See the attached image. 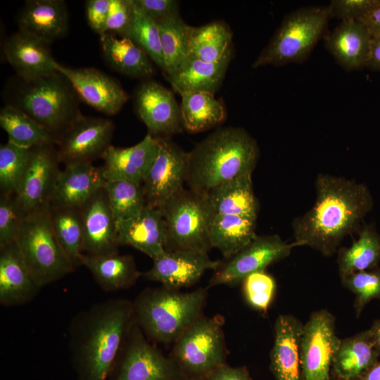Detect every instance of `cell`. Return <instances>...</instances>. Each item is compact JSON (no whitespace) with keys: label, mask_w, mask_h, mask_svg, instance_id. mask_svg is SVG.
<instances>
[{"label":"cell","mask_w":380,"mask_h":380,"mask_svg":"<svg viewBox=\"0 0 380 380\" xmlns=\"http://www.w3.org/2000/svg\"><path fill=\"white\" fill-rule=\"evenodd\" d=\"M315 186V203L293 220V234L295 241L330 257L372 210L373 198L365 184L344 177L321 173Z\"/></svg>","instance_id":"obj_1"},{"label":"cell","mask_w":380,"mask_h":380,"mask_svg":"<svg viewBox=\"0 0 380 380\" xmlns=\"http://www.w3.org/2000/svg\"><path fill=\"white\" fill-rule=\"evenodd\" d=\"M134 322L133 303L113 298L77 313L69 326V350L78 380H107Z\"/></svg>","instance_id":"obj_2"},{"label":"cell","mask_w":380,"mask_h":380,"mask_svg":"<svg viewBox=\"0 0 380 380\" xmlns=\"http://www.w3.org/2000/svg\"><path fill=\"white\" fill-rule=\"evenodd\" d=\"M259 156L256 140L245 129L219 127L189 153L186 183L205 195L219 184L252 174Z\"/></svg>","instance_id":"obj_3"},{"label":"cell","mask_w":380,"mask_h":380,"mask_svg":"<svg viewBox=\"0 0 380 380\" xmlns=\"http://www.w3.org/2000/svg\"><path fill=\"white\" fill-rule=\"evenodd\" d=\"M6 105L16 108L53 134L58 140L84 115L80 97L59 71L32 79L17 75L6 83Z\"/></svg>","instance_id":"obj_4"},{"label":"cell","mask_w":380,"mask_h":380,"mask_svg":"<svg viewBox=\"0 0 380 380\" xmlns=\"http://www.w3.org/2000/svg\"><path fill=\"white\" fill-rule=\"evenodd\" d=\"M207 289L183 293L165 286L144 290L133 303L135 323L151 340L175 341L202 315Z\"/></svg>","instance_id":"obj_5"},{"label":"cell","mask_w":380,"mask_h":380,"mask_svg":"<svg viewBox=\"0 0 380 380\" xmlns=\"http://www.w3.org/2000/svg\"><path fill=\"white\" fill-rule=\"evenodd\" d=\"M331 18L329 5L302 7L291 12L284 18L252 68L305 61L317 42L325 37Z\"/></svg>","instance_id":"obj_6"},{"label":"cell","mask_w":380,"mask_h":380,"mask_svg":"<svg viewBox=\"0 0 380 380\" xmlns=\"http://www.w3.org/2000/svg\"><path fill=\"white\" fill-rule=\"evenodd\" d=\"M15 243L32 276L42 288L75 269L56 239L50 209L24 217Z\"/></svg>","instance_id":"obj_7"},{"label":"cell","mask_w":380,"mask_h":380,"mask_svg":"<svg viewBox=\"0 0 380 380\" xmlns=\"http://www.w3.org/2000/svg\"><path fill=\"white\" fill-rule=\"evenodd\" d=\"M158 208L166 225V251H208L214 215L205 195L183 189Z\"/></svg>","instance_id":"obj_8"},{"label":"cell","mask_w":380,"mask_h":380,"mask_svg":"<svg viewBox=\"0 0 380 380\" xmlns=\"http://www.w3.org/2000/svg\"><path fill=\"white\" fill-rule=\"evenodd\" d=\"M223 318L201 315L175 341L170 357L188 379L203 380L225 363Z\"/></svg>","instance_id":"obj_9"},{"label":"cell","mask_w":380,"mask_h":380,"mask_svg":"<svg viewBox=\"0 0 380 380\" xmlns=\"http://www.w3.org/2000/svg\"><path fill=\"white\" fill-rule=\"evenodd\" d=\"M178 364L150 343L134 322L107 380H184Z\"/></svg>","instance_id":"obj_10"},{"label":"cell","mask_w":380,"mask_h":380,"mask_svg":"<svg viewBox=\"0 0 380 380\" xmlns=\"http://www.w3.org/2000/svg\"><path fill=\"white\" fill-rule=\"evenodd\" d=\"M55 144L31 148L27 168L15 197L23 217L50 209L59 172L60 156Z\"/></svg>","instance_id":"obj_11"},{"label":"cell","mask_w":380,"mask_h":380,"mask_svg":"<svg viewBox=\"0 0 380 380\" xmlns=\"http://www.w3.org/2000/svg\"><path fill=\"white\" fill-rule=\"evenodd\" d=\"M335 322L333 314L322 309L313 312L304 324L300 343L303 380H330L332 360L341 342Z\"/></svg>","instance_id":"obj_12"},{"label":"cell","mask_w":380,"mask_h":380,"mask_svg":"<svg viewBox=\"0 0 380 380\" xmlns=\"http://www.w3.org/2000/svg\"><path fill=\"white\" fill-rule=\"evenodd\" d=\"M302 246L293 241L286 243L277 234L256 236L246 246L220 265L210 279V286H235L249 274L288 257L292 249Z\"/></svg>","instance_id":"obj_13"},{"label":"cell","mask_w":380,"mask_h":380,"mask_svg":"<svg viewBox=\"0 0 380 380\" xmlns=\"http://www.w3.org/2000/svg\"><path fill=\"white\" fill-rule=\"evenodd\" d=\"M134 109L144 123L148 134L155 138H169L184 129L180 106L172 91L153 80H146L137 88Z\"/></svg>","instance_id":"obj_14"},{"label":"cell","mask_w":380,"mask_h":380,"mask_svg":"<svg viewBox=\"0 0 380 380\" xmlns=\"http://www.w3.org/2000/svg\"><path fill=\"white\" fill-rule=\"evenodd\" d=\"M188 161V152L169 138L159 139L157 156L142 183L146 205L158 208L184 189Z\"/></svg>","instance_id":"obj_15"},{"label":"cell","mask_w":380,"mask_h":380,"mask_svg":"<svg viewBox=\"0 0 380 380\" xmlns=\"http://www.w3.org/2000/svg\"><path fill=\"white\" fill-rule=\"evenodd\" d=\"M56 70L69 80L81 100L102 113L117 114L129 99L117 80L94 68H72L57 63Z\"/></svg>","instance_id":"obj_16"},{"label":"cell","mask_w":380,"mask_h":380,"mask_svg":"<svg viewBox=\"0 0 380 380\" xmlns=\"http://www.w3.org/2000/svg\"><path fill=\"white\" fill-rule=\"evenodd\" d=\"M115 125L110 119L83 116L60 139L58 151L65 165L91 163L111 145Z\"/></svg>","instance_id":"obj_17"},{"label":"cell","mask_w":380,"mask_h":380,"mask_svg":"<svg viewBox=\"0 0 380 380\" xmlns=\"http://www.w3.org/2000/svg\"><path fill=\"white\" fill-rule=\"evenodd\" d=\"M153 260L151 268L143 274L144 277L175 290L196 284L205 271H216L221 265L207 253L192 250L166 251Z\"/></svg>","instance_id":"obj_18"},{"label":"cell","mask_w":380,"mask_h":380,"mask_svg":"<svg viewBox=\"0 0 380 380\" xmlns=\"http://www.w3.org/2000/svg\"><path fill=\"white\" fill-rule=\"evenodd\" d=\"M106 182L102 167L92 163L67 164L56 179L50 208L80 210Z\"/></svg>","instance_id":"obj_19"},{"label":"cell","mask_w":380,"mask_h":380,"mask_svg":"<svg viewBox=\"0 0 380 380\" xmlns=\"http://www.w3.org/2000/svg\"><path fill=\"white\" fill-rule=\"evenodd\" d=\"M83 225V251L101 255L118 253L116 220L104 188L80 209Z\"/></svg>","instance_id":"obj_20"},{"label":"cell","mask_w":380,"mask_h":380,"mask_svg":"<svg viewBox=\"0 0 380 380\" xmlns=\"http://www.w3.org/2000/svg\"><path fill=\"white\" fill-rule=\"evenodd\" d=\"M159 150V139L147 134L134 146L110 145L102 158L103 175L108 180H126L142 184Z\"/></svg>","instance_id":"obj_21"},{"label":"cell","mask_w":380,"mask_h":380,"mask_svg":"<svg viewBox=\"0 0 380 380\" xmlns=\"http://www.w3.org/2000/svg\"><path fill=\"white\" fill-rule=\"evenodd\" d=\"M303 325L293 315H279L277 317L269 367L276 380H303L300 343Z\"/></svg>","instance_id":"obj_22"},{"label":"cell","mask_w":380,"mask_h":380,"mask_svg":"<svg viewBox=\"0 0 380 380\" xmlns=\"http://www.w3.org/2000/svg\"><path fill=\"white\" fill-rule=\"evenodd\" d=\"M119 246H129L154 259L165 251L166 225L159 208L146 205L135 217L116 222Z\"/></svg>","instance_id":"obj_23"},{"label":"cell","mask_w":380,"mask_h":380,"mask_svg":"<svg viewBox=\"0 0 380 380\" xmlns=\"http://www.w3.org/2000/svg\"><path fill=\"white\" fill-rule=\"evenodd\" d=\"M19 31L49 46L68 30V12L63 0H27L17 19Z\"/></svg>","instance_id":"obj_24"},{"label":"cell","mask_w":380,"mask_h":380,"mask_svg":"<svg viewBox=\"0 0 380 380\" xmlns=\"http://www.w3.org/2000/svg\"><path fill=\"white\" fill-rule=\"evenodd\" d=\"M42 287L27 267L15 241L0 248V304L11 307L32 300Z\"/></svg>","instance_id":"obj_25"},{"label":"cell","mask_w":380,"mask_h":380,"mask_svg":"<svg viewBox=\"0 0 380 380\" xmlns=\"http://www.w3.org/2000/svg\"><path fill=\"white\" fill-rule=\"evenodd\" d=\"M4 55L16 72L23 79H32L56 71L57 62L49 45L18 31L6 39Z\"/></svg>","instance_id":"obj_26"},{"label":"cell","mask_w":380,"mask_h":380,"mask_svg":"<svg viewBox=\"0 0 380 380\" xmlns=\"http://www.w3.org/2000/svg\"><path fill=\"white\" fill-rule=\"evenodd\" d=\"M324 37L327 49L346 70H360L366 66L372 37L361 22L342 20Z\"/></svg>","instance_id":"obj_27"},{"label":"cell","mask_w":380,"mask_h":380,"mask_svg":"<svg viewBox=\"0 0 380 380\" xmlns=\"http://www.w3.org/2000/svg\"><path fill=\"white\" fill-rule=\"evenodd\" d=\"M379 358L367 329L341 339L332 360L330 380H357L373 367Z\"/></svg>","instance_id":"obj_28"},{"label":"cell","mask_w":380,"mask_h":380,"mask_svg":"<svg viewBox=\"0 0 380 380\" xmlns=\"http://www.w3.org/2000/svg\"><path fill=\"white\" fill-rule=\"evenodd\" d=\"M100 43L103 58L115 71L127 77L144 79L153 74V62L129 37L105 33L100 36Z\"/></svg>","instance_id":"obj_29"},{"label":"cell","mask_w":380,"mask_h":380,"mask_svg":"<svg viewBox=\"0 0 380 380\" xmlns=\"http://www.w3.org/2000/svg\"><path fill=\"white\" fill-rule=\"evenodd\" d=\"M205 196L214 216L258 217L259 205L253 191L252 174L240 175L219 184Z\"/></svg>","instance_id":"obj_30"},{"label":"cell","mask_w":380,"mask_h":380,"mask_svg":"<svg viewBox=\"0 0 380 380\" xmlns=\"http://www.w3.org/2000/svg\"><path fill=\"white\" fill-rule=\"evenodd\" d=\"M81 263L106 291L127 289L133 286L141 275L134 258L129 255H120L118 252L101 255L83 253Z\"/></svg>","instance_id":"obj_31"},{"label":"cell","mask_w":380,"mask_h":380,"mask_svg":"<svg viewBox=\"0 0 380 380\" xmlns=\"http://www.w3.org/2000/svg\"><path fill=\"white\" fill-rule=\"evenodd\" d=\"M233 34L222 20H216L199 27L188 25L189 58L205 62H217L234 54Z\"/></svg>","instance_id":"obj_32"},{"label":"cell","mask_w":380,"mask_h":380,"mask_svg":"<svg viewBox=\"0 0 380 380\" xmlns=\"http://www.w3.org/2000/svg\"><path fill=\"white\" fill-rule=\"evenodd\" d=\"M233 54L217 62H205L189 58L185 65L176 73L167 77L174 91H203L215 94L220 87Z\"/></svg>","instance_id":"obj_33"},{"label":"cell","mask_w":380,"mask_h":380,"mask_svg":"<svg viewBox=\"0 0 380 380\" xmlns=\"http://www.w3.org/2000/svg\"><path fill=\"white\" fill-rule=\"evenodd\" d=\"M257 218L236 215H215L209 230L210 246L217 248L229 259L257 236Z\"/></svg>","instance_id":"obj_34"},{"label":"cell","mask_w":380,"mask_h":380,"mask_svg":"<svg viewBox=\"0 0 380 380\" xmlns=\"http://www.w3.org/2000/svg\"><path fill=\"white\" fill-rule=\"evenodd\" d=\"M181 96L180 109L184 129L190 133L208 130L222 124L227 109L222 99L203 91H185Z\"/></svg>","instance_id":"obj_35"},{"label":"cell","mask_w":380,"mask_h":380,"mask_svg":"<svg viewBox=\"0 0 380 380\" xmlns=\"http://www.w3.org/2000/svg\"><path fill=\"white\" fill-rule=\"evenodd\" d=\"M337 262L341 279L379 267L380 234L374 226L365 224L350 247L338 248Z\"/></svg>","instance_id":"obj_36"},{"label":"cell","mask_w":380,"mask_h":380,"mask_svg":"<svg viewBox=\"0 0 380 380\" xmlns=\"http://www.w3.org/2000/svg\"><path fill=\"white\" fill-rule=\"evenodd\" d=\"M0 125L7 133L8 142L30 148L58 144L56 137L23 111L5 105L0 110Z\"/></svg>","instance_id":"obj_37"},{"label":"cell","mask_w":380,"mask_h":380,"mask_svg":"<svg viewBox=\"0 0 380 380\" xmlns=\"http://www.w3.org/2000/svg\"><path fill=\"white\" fill-rule=\"evenodd\" d=\"M165 61L166 77L179 70L189 59L186 25L179 14L157 23Z\"/></svg>","instance_id":"obj_38"},{"label":"cell","mask_w":380,"mask_h":380,"mask_svg":"<svg viewBox=\"0 0 380 380\" xmlns=\"http://www.w3.org/2000/svg\"><path fill=\"white\" fill-rule=\"evenodd\" d=\"M56 239L75 268L82 265L83 225L80 210L50 208Z\"/></svg>","instance_id":"obj_39"},{"label":"cell","mask_w":380,"mask_h":380,"mask_svg":"<svg viewBox=\"0 0 380 380\" xmlns=\"http://www.w3.org/2000/svg\"><path fill=\"white\" fill-rule=\"evenodd\" d=\"M103 188L116 222L135 217L146 205L141 184L126 180H108Z\"/></svg>","instance_id":"obj_40"},{"label":"cell","mask_w":380,"mask_h":380,"mask_svg":"<svg viewBox=\"0 0 380 380\" xmlns=\"http://www.w3.org/2000/svg\"><path fill=\"white\" fill-rule=\"evenodd\" d=\"M124 36L129 37L141 46L165 74V66L158 23L147 16L134 0H132L131 22Z\"/></svg>","instance_id":"obj_41"},{"label":"cell","mask_w":380,"mask_h":380,"mask_svg":"<svg viewBox=\"0 0 380 380\" xmlns=\"http://www.w3.org/2000/svg\"><path fill=\"white\" fill-rule=\"evenodd\" d=\"M30 148L7 142L0 146V189L1 195L15 196L25 175Z\"/></svg>","instance_id":"obj_42"},{"label":"cell","mask_w":380,"mask_h":380,"mask_svg":"<svg viewBox=\"0 0 380 380\" xmlns=\"http://www.w3.org/2000/svg\"><path fill=\"white\" fill-rule=\"evenodd\" d=\"M341 280L343 286L355 296L353 308L357 318L371 300L380 299V267L351 274Z\"/></svg>","instance_id":"obj_43"},{"label":"cell","mask_w":380,"mask_h":380,"mask_svg":"<svg viewBox=\"0 0 380 380\" xmlns=\"http://www.w3.org/2000/svg\"><path fill=\"white\" fill-rule=\"evenodd\" d=\"M243 283L245 299L253 308L266 313L276 291L274 277L265 270L253 272Z\"/></svg>","instance_id":"obj_44"},{"label":"cell","mask_w":380,"mask_h":380,"mask_svg":"<svg viewBox=\"0 0 380 380\" xmlns=\"http://www.w3.org/2000/svg\"><path fill=\"white\" fill-rule=\"evenodd\" d=\"M23 217L19 211L14 196L0 198V248L15 241Z\"/></svg>","instance_id":"obj_45"},{"label":"cell","mask_w":380,"mask_h":380,"mask_svg":"<svg viewBox=\"0 0 380 380\" xmlns=\"http://www.w3.org/2000/svg\"><path fill=\"white\" fill-rule=\"evenodd\" d=\"M380 5V0H332L329 4L331 18L360 20Z\"/></svg>","instance_id":"obj_46"},{"label":"cell","mask_w":380,"mask_h":380,"mask_svg":"<svg viewBox=\"0 0 380 380\" xmlns=\"http://www.w3.org/2000/svg\"><path fill=\"white\" fill-rule=\"evenodd\" d=\"M132 0H111L106 33L124 36L131 22Z\"/></svg>","instance_id":"obj_47"},{"label":"cell","mask_w":380,"mask_h":380,"mask_svg":"<svg viewBox=\"0 0 380 380\" xmlns=\"http://www.w3.org/2000/svg\"><path fill=\"white\" fill-rule=\"evenodd\" d=\"M110 4L111 0H88L85 3L87 23L99 36L106 32Z\"/></svg>","instance_id":"obj_48"},{"label":"cell","mask_w":380,"mask_h":380,"mask_svg":"<svg viewBox=\"0 0 380 380\" xmlns=\"http://www.w3.org/2000/svg\"><path fill=\"white\" fill-rule=\"evenodd\" d=\"M151 19L158 23L179 14V2L175 0H134Z\"/></svg>","instance_id":"obj_49"},{"label":"cell","mask_w":380,"mask_h":380,"mask_svg":"<svg viewBox=\"0 0 380 380\" xmlns=\"http://www.w3.org/2000/svg\"><path fill=\"white\" fill-rule=\"evenodd\" d=\"M203 380H253L246 366L231 367L226 363L220 365Z\"/></svg>","instance_id":"obj_50"},{"label":"cell","mask_w":380,"mask_h":380,"mask_svg":"<svg viewBox=\"0 0 380 380\" xmlns=\"http://www.w3.org/2000/svg\"><path fill=\"white\" fill-rule=\"evenodd\" d=\"M359 21L367 27L371 37L380 36V5Z\"/></svg>","instance_id":"obj_51"},{"label":"cell","mask_w":380,"mask_h":380,"mask_svg":"<svg viewBox=\"0 0 380 380\" xmlns=\"http://www.w3.org/2000/svg\"><path fill=\"white\" fill-rule=\"evenodd\" d=\"M366 68L380 71V36L372 37Z\"/></svg>","instance_id":"obj_52"},{"label":"cell","mask_w":380,"mask_h":380,"mask_svg":"<svg viewBox=\"0 0 380 380\" xmlns=\"http://www.w3.org/2000/svg\"><path fill=\"white\" fill-rule=\"evenodd\" d=\"M367 331L374 348L380 357V319L374 320Z\"/></svg>","instance_id":"obj_53"},{"label":"cell","mask_w":380,"mask_h":380,"mask_svg":"<svg viewBox=\"0 0 380 380\" xmlns=\"http://www.w3.org/2000/svg\"><path fill=\"white\" fill-rule=\"evenodd\" d=\"M357 380H380V360Z\"/></svg>","instance_id":"obj_54"},{"label":"cell","mask_w":380,"mask_h":380,"mask_svg":"<svg viewBox=\"0 0 380 380\" xmlns=\"http://www.w3.org/2000/svg\"><path fill=\"white\" fill-rule=\"evenodd\" d=\"M184 380H196V379H184Z\"/></svg>","instance_id":"obj_55"}]
</instances>
